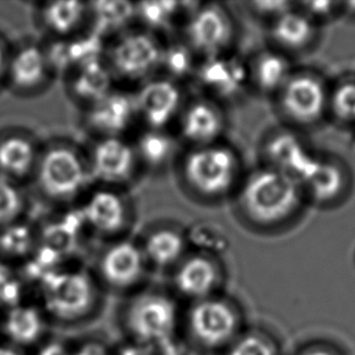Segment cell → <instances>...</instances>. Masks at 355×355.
<instances>
[{
    "label": "cell",
    "instance_id": "6da1fadb",
    "mask_svg": "<svg viewBox=\"0 0 355 355\" xmlns=\"http://www.w3.org/2000/svg\"><path fill=\"white\" fill-rule=\"evenodd\" d=\"M182 303L168 288H146L126 297L120 312L124 340L149 347L158 355H183Z\"/></svg>",
    "mask_w": 355,
    "mask_h": 355
},
{
    "label": "cell",
    "instance_id": "7a4b0ae2",
    "mask_svg": "<svg viewBox=\"0 0 355 355\" xmlns=\"http://www.w3.org/2000/svg\"><path fill=\"white\" fill-rule=\"evenodd\" d=\"M236 193L241 216L250 225L267 230L291 220L303 199L295 178L266 165L241 180Z\"/></svg>",
    "mask_w": 355,
    "mask_h": 355
},
{
    "label": "cell",
    "instance_id": "3957f363",
    "mask_svg": "<svg viewBox=\"0 0 355 355\" xmlns=\"http://www.w3.org/2000/svg\"><path fill=\"white\" fill-rule=\"evenodd\" d=\"M246 329L243 308L225 293L183 308L182 337L188 351L222 355Z\"/></svg>",
    "mask_w": 355,
    "mask_h": 355
},
{
    "label": "cell",
    "instance_id": "277c9868",
    "mask_svg": "<svg viewBox=\"0 0 355 355\" xmlns=\"http://www.w3.org/2000/svg\"><path fill=\"white\" fill-rule=\"evenodd\" d=\"M92 181L87 155L66 139L43 142L31 186L45 202L63 207L76 202Z\"/></svg>",
    "mask_w": 355,
    "mask_h": 355
},
{
    "label": "cell",
    "instance_id": "5b68a950",
    "mask_svg": "<svg viewBox=\"0 0 355 355\" xmlns=\"http://www.w3.org/2000/svg\"><path fill=\"white\" fill-rule=\"evenodd\" d=\"M181 178L188 191L204 200H220L239 187V155L223 142L188 148L181 159Z\"/></svg>",
    "mask_w": 355,
    "mask_h": 355
},
{
    "label": "cell",
    "instance_id": "8992f818",
    "mask_svg": "<svg viewBox=\"0 0 355 355\" xmlns=\"http://www.w3.org/2000/svg\"><path fill=\"white\" fill-rule=\"evenodd\" d=\"M44 313L64 324H77L101 309L102 290L95 275L82 269L56 270L39 284Z\"/></svg>",
    "mask_w": 355,
    "mask_h": 355
},
{
    "label": "cell",
    "instance_id": "52a82bcc",
    "mask_svg": "<svg viewBox=\"0 0 355 355\" xmlns=\"http://www.w3.org/2000/svg\"><path fill=\"white\" fill-rule=\"evenodd\" d=\"M163 48L158 35L142 28L128 29L112 39L105 61L116 80L142 84L159 72Z\"/></svg>",
    "mask_w": 355,
    "mask_h": 355
},
{
    "label": "cell",
    "instance_id": "ba28073f",
    "mask_svg": "<svg viewBox=\"0 0 355 355\" xmlns=\"http://www.w3.org/2000/svg\"><path fill=\"white\" fill-rule=\"evenodd\" d=\"M149 266L139 243L118 238L102 250L96 262L97 283L105 291L121 293L128 297L146 288Z\"/></svg>",
    "mask_w": 355,
    "mask_h": 355
},
{
    "label": "cell",
    "instance_id": "9c48e42d",
    "mask_svg": "<svg viewBox=\"0 0 355 355\" xmlns=\"http://www.w3.org/2000/svg\"><path fill=\"white\" fill-rule=\"evenodd\" d=\"M236 24L221 4H199L189 10L183 24V42L200 60L231 53Z\"/></svg>",
    "mask_w": 355,
    "mask_h": 355
},
{
    "label": "cell",
    "instance_id": "30bf717a",
    "mask_svg": "<svg viewBox=\"0 0 355 355\" xmlns=\"http://www.w3.org/2000/svg\"><path fill=\"white\" fill-rule=\"evenodd\" d=\"M170 275V291L186 304L223 293L226 283V272L216 254L199 250L189 251Z\"/></svg>",
    "mask_w": 355,
    "mask_h": 355
},
{
    "label": "cell",
    "instance_id": "8fae6325",
    "mask_svg": "<svg viewBox=\"0 0 355 355\" xmlns=\"http://www.w3.org/2000/svg\"><path fill=\"white\" fill-rule=\"evenodd\" d=\"M55 77L42 42L24 39L12 43L5 77V90L19 97L37 96L48 89Z\"/></svg>",
    "mask_w": 355,
    "mask_h": 355
},
{
    "label": "cell",
    "instance_id": "7c38bea8",
    "mask_svg": "<svg viewBox=\"0 0 355 355\" xmlns=\"http://www.w3.org/2000/svg\"><path fill=\"white\" fill-rule=\"evenodd\" d=\"M90 178L103 187H123L139 168L134 144L125 137L96 139L85 153Z\"/></svg>",
    "mask_w": 355,
    "mask_h": 355
},
{
    "label": "cell",
    "instance_id": "4fadbf2b",
    "mask_svg": "<svg viewBox=\"0 0 355 355\" xmlns=\"http://www.w3.org/2000/svg\"><path fill=\"white\" fill-rule=\"evenodd\" d=\"M199 87L212 101H232L250 87L249 62L234 53L204 58L194 74Z\"/></svg>",
    "mask_w": 355,
    "mask_h": 355
},
{
    "label": "cell",
    "instance_id": "5bb4252c",
    "mask_svg": "<svg viewBox=\"0 0 355 355\" xmlns=\"http://www.w3.org/2000/svg\"><path fill=\"white\" fill-rule=\"evenodd\" d=\"M134 97L137 118L146 129L168 130L186 105L180 84L162 76L142 83Z\"/></svg>",
    "mask_w": 355,
    "mask_h": 355
},
{
    "label": "cell",
    "instance_id": "9a60e30c",
    "mask_svg": "<svg viewBox=\"0 0 355 355\" xmlns=\"http://www.w3.org/2000/svg\"><path fill=\"white\" fill-rule=\"evenodd\" d=\"M84 226L105 238L118 239L130 223V205L118 188L101 186L84 198L79 209Z\"/></svg>",
    "mask_w": 355,
    "mask_h": 355
},
{
    "label": "cell",
    "instance_id": "2e32d148",
    "mask_svg": "<svg viewBox=\"0 0 355 355\" xmlns=\"http://www.w3.org/2000/svg\"><path fill=\"white\" fill-rule=\"evenodd\" d=\"M279 111L296 125H311L322 118L327 96L322 83L312 74L293 73L275 96Z\"/></svg>",
    "mask_w": 355,
    "mask_h": 355
},
{
    "label": "cell",
    "instance_id": "e0dca14e",
    "mask_svg": "<svg viewBox=\"0 0 355 355\" xmlns=\"http://www.w3.org/2000/svg\"><path fill=\"white\" fill-rule=\"evenodd\" d=\"M137 120L134 92L116 87L92 106L84 108L85 128L96 139L124 137Z\"/></svg>",
    "mask_w": 355,
    "mask_h": 355
},
{
    "label": "cell",
    "instance_id": "ac0fdd59",
    "mask_svg": "<svg viewBox=\"0 0 355 355\" xmlns=\"http://www.w3.org/2000/svg\"><path fill=\"white\" fill-rule=\"evenodd\" d=\"M43 142L22 128L0 130V176L28 186L37 166Z\"/></svg>",
    "mask_w": 355,
    "mask_h": 355
},
{
    "label": "cell",
    "instance_id": "d6986e66",
    "mask_svg": "<svg viewBox=\"0 0 355 355\" xmlns=\"http://www.w3.org/2000/svg\"><path fill=\"white\" fill-rule=\"evenodd\" d=\"M176 123L178 139L189 148L221 142L226 130V118L220 103L207 97L186 103Z\"/></svg>",
    "mask_w": 355,
    "mask_h": 355
},
{
    "label": "cell",
    "instance_id": "ffe728a7",
    "mask_svg": "<svg viewBox=\"0 0 355 355\" xmlns=\"http://www.w3.org/2000/svg\"><path fill=\"white\" fill-rule=\"evenodd\" d=\"M34 19L48 40H64L82 34L89 19V4L78 1L38 3L33 10Z\"/></svg>",
    "mask_w": 355,
    "mask_h": 355
},
{
    "label": "cell",
    "instance_id": "44dd1931",
    "mask_svg": "<svg viewBox=\"0 0 355 355\" xmlns=\"http://www.w3.org/2000/svg\"><path fill=\"white\" fill-rule=\"evenodd\" d=\"M64 78L69 96L84 108L92 106L116 87V78L107 66L105 58L85 63Z\"/></svg>",
    "mask_w": 355,
    "mask_h": 355
},
{
    "label": "cell",
    "instance_id": "7402d4cb",
    "mask_svg": "<svg viewBox=\"0 0 355 355\" xmlns=\"http://www.w3.org/2000/svg\"><path fill=\"white\" fill-rule=\"evenodd\" d=\"M268 33L273 49L288 55L304 50L312 44L315 26L304 11L290 8L269 22Z\"/></svg>",
    "mask_w": 355,
    "mask_h": 355
},
{
    "label": "cell",
    "instance_id": "603a6c76",
    "mask_svg": "<svg viewBox=\"0 0 355 355\" xmlns=\"http://www.w3.org/2000/svg\"><path fill=\"white\" fill-rule=\"evenodd\" d=\"M263 157L266 166L286 173L297 182L315 160L302 142L288 132L272 136L264 144Z\"/></svg>",
    "mask_w": 355,
    "mask_h": 355
},
{
    "label": "cell",
    "instance_id": "cb8c5ba5",
    "mask_svg": "<svg viewBox=\"0 0 355 355\" xmlns=\"http://www.w3.org/2000/svg\"><path fill=\"white\" fill-rule=\"evenodd\" d=\"M149 268L171 272L189 252L186 233L173 227H162L150 232L139 243Z\"/></svg>",
    "mask_w": 355,
    "mask_h": 355
},
{
    "label": "cell",
    "instance_id": "d4e9b609",
    "mask_svg": "<svg viewBox=\"0 0 355 355\" xmlns=\"http://www.w3.org/2000/svg\"><path fill=\"white\" fill-rule=\"evenodd\" d=\"M286 53L275 49L259 53L249 62L250 87L264 96L275 97L293 72Z\"/></svg>",
    "mask_w": 355,
    "mask_h": 355
},
{
    "label": "cell",
    "instance_id": "484cf974",
    "mask_svg": "<svg viewBox=\"0 0 355 355\" xmlns=\"http://www.w3.org/2000/svg\"><path fill=\"white\" fill-rule=\"evenodd\" d=\"M139 168L160 171L178 155V137L168 130L144 129L134 142Z\"/></svg>",
    "mask_w": 355,
    "mask_h": 355
},
{
    "label": "cell",
    "instance_id": "4316f807",
    "mask_svg": "<svg viewBox=\"0 0 355 355\" xmlns=\"http://www.w3.org/2000/svg\"><path fill=\"white\" fill-rule=\"evenodd\" d=\"M3 331L10 342L19 347H29L40 341L45 331V318L42 309L22 304L6 309Z\"/></svg>",
    "mask_w": 355,
    "mask_h": 355
},
{
    "label": "cell",
    "instance_id": "83f0119b",
    "mask_svg": "<svg viewBox=\"0 0 355 355\" xmlns=\"http://www.w3.org/2000/svg\"><path fill=\"white\" fill-rule=\"evenodd\" d=\"M39 248L37 225L29 220L14 223L0 231V261L11 264L26 263Z\"/></svg>",
    "mask_w": 355,
    "mask_h": 355
},
{
    "label": "cell",
    "instance_id": "f1b7e54d",
    "mask_svg": "<svg viewBox=\"0 0 355 355\" xmlns=\"http://www.w3.org/2000/svg\"><path fill=\"white\" fill-rule=\"evenodd\" d=\"M89 19L94 22V34L103 40L116 38L128 31L135 21V4L128 1H101L89 4ZM112 38V39H113Z\"/></svg>",
    "mask_w": 355,
    "mask_h": 355
},
{
    "label": "cell",
    "instance_id": "f546056e",
    "mask_svg": "<svg viewBox=\"0 0 355 355\" xmlns=\"http://www.w3.org/2000/svg\"><path fill=\"white\" fill-rule=\"evenodd\" d=\"M298 183L303 194L307 193L317 202H327L341 193L343 175L335 164L315 158Z\"/></svg>",
    "mask_w": 355,
    "mask_h": 355
},
{
    "label": "cell",
    "instance_id": "4dcf8cb0",
    "mask_svg": "<svg viewBox=\"0 0 355 355\" xmlns=\"http://www.w3.org/2000/svg\"><path fill=\"white\" fill-rule=\"evenodd\" d=\"M198 63L197 55L181 40L180 43L164 45L159 72L163 73L162 77L180 84L182 80L194 78Z\"/></svg>",
    "mask_w": 355,
    "mask_h": 355
},
{
    "label": "cell",
    "instance_id": "1f68e13d",
    "mask_svg": "<svg viewBox=\"0 0 355 355\" xmlns=\"http://www.w3.org/2000/svg\"><path fill=\"white\" fill-rule=\"evenodd\" d=\"M183 12L187 14L188 11L182 9V4L173 1H149L135 4V19L142 24V29L154 35L173 27L178 16Z\"/></svg>",
    "mask_w": 355,
    "mask_h": 355
},
{
    "label": "cell",
    "instance_id": "d6a6232c",
    "mask_svg": "<svg viewBox=\"0 0 355 355\" xmlns=\"http://www.w3.org/2000/svg\"><path fill=\"white\" fill-rule=\"evenodd\" d=\"M26 187L0 176V231L28 217Z\"/></svg>",
    "mask_w": 355,
    "mask_h": 355
},
{
    "label": "cell",
    "instance_id": "836d02e7",
    "mask_svg": "<svg viewBox=\"0 0 355 355\" xmlns=\"http://www.w3.org/2000/svg\"><path fill=\"white\" fill-rule=\"evenodd\" d=\"M222 355H282V348L270 332L248 327Z\"/></svg>",
    "mask_w": 355,
    "mask_h": 355
},
{
    "label": "cell",
    "instance_id": "e575fe53",
    "mask_svg": "<svg viewBox=\"0 0 355 355\" xmlns=\"http://www.w3.org/2000/svg\"><path fill=\"white\" fill-rule=\"evenodd\" d=\"M24 283L10 264L0 261V307L9 309L22 301Z\"/></svg>",
    "mask_w": 355,
    "mask_h": 355
},
{
    "label": "cell",
    "instance_id": "d590c367",
    "mask_svg": "<svg viewBox=\"0 0 355 355\" xmlns=\"http://www.w3.org/2000/svg\"><path fill=\"white\" fill-rule=\"evenodd\" d=\"M332 108L340 119L355 121V84H345L332 96Z\"/></svg>",
    "mask_w": 355,
    "mask_h": 355
},
{
    "label": "cell",
    "instance_id": "8d00e7d4",
    "mask_svg": "<svg viewBox=\"0 0 355 355\" xmlns=\"http://www.w3.org/2000/svg\"><path fill=\"white\" fill-rule=\"evenodd\" d=\"M249 5L251 12H254L259 19H267L268 22L283 14L284 11L293 8V4L285 1H254Z\"/></svg>",
    "mask_w": 355,
    "mask_h": 355
},
{
    "label": "cell",
    "instance_id": "74e56055",
    "mask_svg": "<svg viewBox=\"0 0 355 355\" xmlns=\"http://www.w3.org/2000/svg\"><path fill=\"white\" fill-rule=\"evenodd\" d=\"M111 355H158L149 347L139 345L136 342L123 340L119 345L112 347Z\"/></svg>",
    "mask_w": 355,
    "mask_h": 355
},
{
    "label": "cell",
    "instance_id": "f35d334b",
    "mask_svg": "<svg viewBox=\"0 0 355 355\" xmlns=\"http://www.w3.org/2000/svg\"><path fill=\"white\" fill-rule=\"evenodd\" d=\"M112 347L101 340H89L72 349V355H111Z\"/></svg>",
    "mask_w": 355,
    "mask_h": 355
},
{
    "label": "cell",
    "instance_id": "ab89813d",
    "mask_svg": "<svg viewBox=\"0 0 355 355\" xmlns=\"http://www.w3.org/2000/svg\"><path fill=\"white\" fill-rule=\"evenodd\" d=\"M11 46L12 43L6 39L4 34L0 33V90H4L5 77H6Z\"/></svg>",
    "mask_w": 355,
    "mask_h": 355
},
{
    "label": "cell",
    "instance_id": "60d3db41",
    "mask_svg": "<svg viewBox=\"0 0 355 355\" xmlns=\"http://www.w3.org/2000/svg\"><path fill=\"white\" fill-rule=\"evenodd\" d=\"M38 355H72V349L60 342H50L39 351Z\"/></svg>",
    "mask_w": 355,
    "mask_h": 355
},
{
    "label": "cell",
    "instance_id": "b9f144b4",
    "mask_svg": "<svg viewBox=\"0 0 355 355\" xmlns=\"http://www.w3.org/2000/svg\"><path fill=\"white\" fill-rule=\"evenodd\" d=\"M297 355H336L334 352L327 349L325 347L312 346L303 348Z\"/></svg>",
    "mask_w": 355,
    "mask_h": 355
},
{
    "label": "cell",
    "instance_id": "7bdbcfd3",
    "mask_svg": "<svg viewBox=\"0 0 355 355\" xmlns=\"http://www.w3.org/2000/svg\"><path fill=\"white\" fill-rule=\"evenodd\" d=\"M0 355H22L11 347H0Z\"/></svg>",
    "mask_w": 355,
    "mask_h": 355
}]
</instances>
